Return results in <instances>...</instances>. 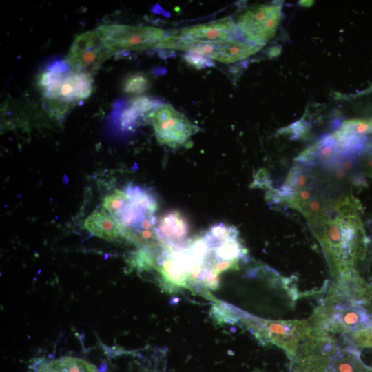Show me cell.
<instances>
[{
    "label": "cell",
    "mask_w": 372,
    "mask_h": 372,
    "mask_svg": "<svg viewBox=\"0 0 372 372\" xmlns=\"http://www.w3.org/2000/svg\"><path fill=\"white\" fill-rule=\"evenodd\" d=\"M111 54L96 30L83 33L75 39L65 62L71 70L91 75V72Z\"/></svg>",
    "instance_id": "7"
},
{
    "label": "cell",
    "mask_w": 372,
    "mask_h": 372,
    "mask_svg": "<svg viewBox=\"0 0 372 372\" xmlns=\"http://www.w3.org/2000/svg\"><path fill=\"white\" fill-rule=\"evenodd\" d=\"M50 364L54 372H98L94 366L76 358L63 357Z\"/></svg>",
    "instance_id": "11"
},
{
    "label": "cell",
    "mask_w": 372,
    "mask_h": 372,
    "mask_svg": "<svg viewBox=\"0 0 372 372\" xmlns=\"http://www.w3.org/2000/svg\"><path fill=\"white\" fill-rule=\"evenodd\" d=\"M185 58L187 61L196 65H198V64L203 65L208 62V61L205 59V57L196 54H195L194 55H191V54L189 55H186Z\"/></svg>",
    "instance_id": "14"
},
{
    "label": "cell",
    "mask_w": 372,
    "mask_h": 372,
    "mask_svg": "<svg viewBox=\"0 0 372 372\" xmlns=\"http://www.w3.org/2000/svg\"><path fill=\"white\" fill-rule=\"evenodd\" d=\"M103 206L118 224L123 236L143 247L158 245L155 216L158 206L151 192L130 185L107 195Z\"/></svg>",
    "instance_id": "1"
},
{
    "label": "cell",
    "mask_w": 372,
    "mask_h": 372,
    "mask_svg": "<svg viewBox=\"0 0 372 372\" xmlns=\"http://www.w3.org/2000/svg\"><path fill=\"white\" fill-rule=\"evenodd\" d=\"M341 130L358 136L365 137L372 133V120L352 119L344 121Z\"/></svg>",
    "instance_id": "12"
},
{
    "label": "cell",
    "mask_w": 372,
    "mask_h": 372,
    "mask_svg": "<svg viewBox=\"0 0 372 372\" xmlns=\"http://www.w3.org/2000/svg\"><path fill=\"white\" fill-rule=\"evenodd\" d=\"M86 229L102 239L113 241L123 236L116 220L105 210L96 209L85 221Z\"/></svg>",
    "instance_id": "10"
},
{
    "label": "cell",
    "mask_w": 372,
    "mask_h": 372,
    "mask_svg": "<svg viewBox=\"0 0 372 372\" xmlns=\"http://www.w3.org/2000/svg\"><path fill=\"white\" fill-rule=\"evenodd\" d=\"M238 29L233 19L224 17L216 21L183 28L178 36L203 43H216L236 39Z\"/></svg>",
    "instance_id": "8"
},
{
    "label": "cell",
    "mask_w": 372,
    "mask_h": 372,
    "mask_svg": "<svg viewBox=\"0 0 372 372\" xmlns=\"http://www.w3.org/2000/svg\"><path fill=\"white\" fill-rule=\"evenodd\" d=\"M105 47L113 54L120 50H143L158 47L163 30L151 26L104 25L97 29Z\"/></svg>",
    "instance_id": "4"
},
{
    "label": "cell",
    "mask_w": 372,
    "mask_h": 372,
    "mask_svg": "<svg viewBox=\"0 0 372 372\" xmlns=\"http://www.w3.org/2000/svg\"><path fill=\"white\" fill-rule=\"evenodd\" d=\"M149 85V81L145 76L134 74L125 80L123 90L127 93L141 94L147 89Z\"/></svg>",
    "instance_id": "13"
},
{
    "label": "cell",
    "mask_w": 372,
    "mask_h": 372,
    "mask_svg": "<svg viewBox=\"0 0 372 372\" xmlns=\"http://www.w3.org/2000/svg\"><path fill=\"white\" fill-rule=\"evenodd\" d=\"M264 45L238 39L216 43L196 42L172 35L165 36L158 47L187 51L222 63H231L256 54Z\"/></svg>",
    "instance_id": "2"
},
{
    "label": "cell",
    "mask_w": 372,
    "mask_h": 372,
    "mask_svg": "<svg viewBox=\"0 0 372 372\" xmlns=\"http://www.w3.org/2000/svg\"><path fill=\"white\" fill-rule=\"evenodd\" d=\"M189 231L190 224L188 220L183 214L177 210L165 213L156 223L158 239L166 246H180Z\"/></svg>",
    "instance_id": "9"
},
{
    "label": "cell",
    "mask_w": 372,
    "mask_h": 372,
    "mask_svg": "<svg viewBox=\"0 0 372 372\" xmlns=\"http://www.w3.org/2000/svg\"><path fill=\"white\" fill-rule=\"evenodd\" d=\"M36 372H54L51 364H46L39 368Z\"/></svg>",
    "instance_id": "15"
},
{
    "label": "cell",
    "mask_w": 372,
    "mask_h": 372,
    "mask_svg": "<svg viewBox=\"0 0 372 372\" xmlns=\"http://www.w3.org/2000/svg\"><path fill=\"white\" fill-rule=\"evenodd\" d=\"M46 97L63 101L83 100L91 94V75L70 70L64 61L46 70L39 80Z\"/></svg>",
    "instance_id": "3"
},
{
    "label": "cell",
    "mask_w": 372,
    "mask_h": 372,
    "mask_svg": "<svg viewBox=\"0 0 372 372\" xmlns=\"http://www.w3.org/2000/svg\"><path fill=\"white\" fill-rule=\"evenodd\" d=\"M313 1H299L300 5L302 6H305V7L311 6V5H313Z\"/></svg>",
    "instance_id": "16"
},
{
    "label": "cell",
    "mask_w": 372,
    "mask_h": 372,
    "mask_svg": "<svg viewBox=\"0 0 372 372\" xmlns=\"http://www.w3.org/2000/svg\"><path fill=\"white\" fill-rule=\"evenodd\" d=\"M281 17L280 5L259 4L245 9L234 21L246 40L257 44H265L274 37Z\"/></svg>",
    "instance_id": "5"
},
{
    "label": "cell",
    "mask_w": 372,
    "mask_h": 372,
    "mask_svg": "<svg viewBox=\"0 0 372 372\" xmlns=\"http://www.w3.org/2000/svg\"><path fill=\"white\" fill-rule=\"evenodd\" d=\"M157 141L172 148L183 145L198 128L171 105L155 107L148 115Z\"/></svg>",
    "instance_id": "6"
}]
</instances>
